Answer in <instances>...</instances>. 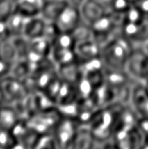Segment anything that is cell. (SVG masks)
<instances>
[{
    "label": "cell",
    "mask_w": 148,
    "mask_h": 149,
    "mask_svg": "<svg viewBox=\"0 0 148 149\" xmlns=\"http://www.w3.org/2000/svg\"><path fill=\"white\" fill-rule=\"evenodd\" d=\"M45 0H15V10L33 17L40 15Z\"/></svg>",
    "instance_id": "cell-11"
},
{
    "label": "cell",
    "mask_w": 148,
    "mask_h": 149,
    "mask_svg": "<svg viewBox=\"0 0 148 149\" xmlns=\"http://www.w3.org/2000/svg\"><path fill=\"white\" fill-rule=\"evenodd\" d=\"M47 24L48 23H46L40 16L31 17L25 27L24 37L28 39L43 37Z\"/></svg>",
    "instance_id": "cell-15"
},
{
    "label": "cell",
    "mask_w": 148,
    "mask_h": 149,
    "mask_svg": "<svg viewBox=\"0 0 148 149\" xmlns=\"http://www.w3.org/2000/svg\"><path fill=\"white\" fill-rule=\"evenodd\" d=\"M8 37H10V35H9V31H8L6 19L0 17V42L4 40Z\"/></svg>",
    "instance_id": "cell-20"
},
{
    "label": "cell",
    "mask_w": 148,
    "mask_h": 149,
    "mask_svg": "<svg viewBox=\"0 0 148 149\" xmlns=\"http://www.w3.org/2000/svg\"><path fill=\"white\" fill-rule=\"evenodd\" d=\"M34 148H58V145L53 134L38 135Z\"/></svg>",
    "instance_id": "cell-17"
},
{
    "label": "cell",
    "mask_w": 148,
    "mask_h": 149,
    "mask_svg": "<svg viewBox=\"0 0 148 149\" xmlns=\"http://www.w3.org/2000/svg\"><path fill=\"white\" fill-rule=\"evenodd\" d=\"M82 22L79 8L67 2L52 24L59 33H72Z\"/></svg>",
    "instance_id": "cell-5"
},
{
    "label": "cell",
    "mask_w": 148,
    "mask_h": 149,
    "mask_svg": "<svg viewBox=\"0 0 148 149\" xmlns=\"http://www.w3.org/2000/svg\"><path fill=\"white\" fill-rule=\"evenodd\" d=\"M67 4L66 0L45 1L40 12V17L48 24H53L64 7Z\"/></svg>",
    "instance_id": "cell-12"
},
{
    "label": "cell",
    "mask_w": 148,
    "mask_h": 149,
    "mask_svg": "<svg viewBox=\"0 0 148 149\" xmlns=\"http://www.w3.org/2000/svg\"><path fill=\"white\" fill-rule=\"evenodd\" d=\"M130 105L140 117L148 118V94L141 82H138L133 88Z\"/></svg>",
    "instance_id": "cell-9"
},
{
    "label": "cell",
    "mask_w": 148,
    "mask_h": 149,
    "mask_svg": "<svg viewBox=\"0 0 148 149\" xmlns=\"http://www.w3.org/2000/svg\"><path fill=\"white\" fill-rule=\"evenodd\" d=\"M21 120L23 119L13 106L4 105L0 107V128L10 131Z\"/></svg>",
    "instance_id": "cell-13"
},
{
    "label": "cell",
    "mask_w": 148,
    "mask_h": 149,
    "mask_svg": "<svg viewBox=\"0 0 148 149\" xmlns=\"http://www.w3.org/2000/svg\"><path fill=\"white\" fill-rule=\"evenodd\" d=\"M82 21L89 27L107 11L97 0H86L79 8Z\"/></svg>",
    "instance_id": "cell-8"
},
{
    "label": "cell",
    "mask_w": 148,
    "mask_h": 149,
    "mask_svg": "<svg viewBox=\"0 0 148 149\" xmlns=\"http://www.w3.org/2000/svg\"><path fill=\"white\" fill-rule=\"evenodd\" d=\"M133 4L148 17V0H136Z\"/></svg>",
    "instance_id": "cell-21"
},
{
    "label": "cell",
    "mask_w": 148,
    "mask_h": 149,
    "mask_svg": "<svg viewBox=\"0 0 148 149\" xmlns=\"http://www.w3.org/2000/svg\"><path fill=\"white\" fill-rule=\"evenodd\" d=\"M120 34L134 46H144L148 42V17L141 21H123Z\"/></svg>",
    "instance_id": "cell-4"
},
{
    "label": "cell",
    "mask_w": 148,
    "mask_h": 149,
    "mask_svg": "<svg viewBox=\"0 0 148 149\" xmlns=\"http://www.w3.org/2000/svg\"><path fill=\"white\" fill-rule=\"evenodd\" d=\"M31 17L17 11H13L7 18V27L10 37H24L25 27Z\"/></svg>",
    "instance_id": "cell-10"
},
{
    "label": "cell",
    "mask_w": 148,
    "mask_h": 149,
    "mask_svg": "<svg viewBox=\"0 0 148 149\" xmlns=\"http://www.w3.org/2000/svg\"><path fill=\"white\" fill-rule=\"evenodd\" d=\"M4 105H6V102H5V99H4V95H3L1 85H0V107H2Z\"/></svg>",
    "instance_id": "cell-22"
},
{
    "label": "cell",
    "mask_w": 148,
    "mask_h": 149,
    "mask_svg": "<svg viewBox=\"0 0 148 149\" xmlns=\"http://www.w3.org/2000/svg\"><path fill=\"white\" fill-rule=\"evenodd\" d=\"M94 138L88 125H79L71 148H93Z\"/></svg>",
    "instance_id": "cell-14"
},
{
    "label": "cell",
    "mask_w": 148,
    "mask_h": 149,
    "mask_svg": "<svg viewBox=\"0 0 148 149\" xmlns=\"http://www.w3.org/2000/svg\"><path fill=\"white\" fill-rule=\"evenodd\" d=\"M139 127L144 137V145L143 148H148V118L140 117Z\"/></svg>",
    "instance_id": "cell-19"
},
{
    "label": "cell",
    "mask_w": 148,
    "mask_h": 149,
    "mask_svg": "<svg viewBox=\"0 0 148 149\" xmlns=\"http://www.w3.org/2000/svg\"><path fill=\"white\" fill-rule=\"evenodd\" d=\"M134 45L125 38L120 31L113 36L101 45L100 58L105 68L110 70H125Z\"/></svg>",
    "instance_id": "cell-1"
},
{
    "label": "cell",
    "mask_w": 148,
    "mask_h": 149,
    "mask_svg": "<svg viewBox=\"0 0 148 149\" xmlns=\"http://www.w3.org/2000/svg\"><path fill=\"white\" fill-rule=\"evenodd\" d=\"M0 57L10 65L17 59V50L12 37H8L0 42Z\"/></svg>",
    "instance_id": "cell-16"
},
{
    "label": "cell",
    "mask_w": 148,
    "mask_h": 149,
    "mask_svg": "<svg viewBox=\"0 0 148 149\" xmlns=\"http://www.w3.org/2000/svg\"><path fill=\"white\" fill-rule=\"evenodd\" d=\"M15 11V0H0V17L6 19Z\"/></svg>",
    "instance_id": "cell-18"
},
{
    "label": "cell",
    "mask_w": 148,
    "mask_h": 149,
    "mask_svg": "<svg viewBox=\"0 0 148 149\" xmlns=\"http://www.w3.org/2000/svg\"><path fill=\"white\" fill-rule=\"evenodd\" d=\"M79 126L76 120L62 116L53 131L58 148H71Z\"/></svg>",
    "instance_id": "cell-6"
},
{
    "label": "cell",
    "mask_w": 148,
    "mask_h": 149,
    "mask_svg": "<svg viewBox=\"0 0 148 149\" xmlns=\"http://www.w3.org/2000/svg\"><path fill=\"white\" fill-rule=\"evenodd\" d=\"M61 118L62 115L55 107L36 112L29 116L25 121L31 129L40 135L53 134V131Z\"/></svg>",
    "instance_id": "cell-2"
},
{
    "label": "cell",
    "mask_w": 148,
    "mask_h": 149,
    "mask_svg": "<svg viewBox=\"0 0 148 149\" xmlns=\"http://www.w3.org/2000/svg\"><path fill=\"white\" fill-rule=\"evenodd\" d=\"M144 47L146 48V50H147V51L148 52V42L147 43V44H146V45H144Z\"/></svg>",
    "instance_id": "cell-24"
},
{
    "label": "cell",
    "mask_w": 148,
    "mask_h": 149,
    "mask_svg": "<svg viewBox=\"0 0 148 149\" xmlns=\"http://www.w3.org/2000/svg\"><path fill=\"white\" fill-rule=\"evenodd\" d=\"M101 45L93 37L75 44V55L79 63L90 60L100 56Z\"/></svg>",
    "instance_id": "cell-7"
},
{
    "label": "cell",
    "mask_w": 148,
    "mask_h": 149,
    "mask_svg": "<svg viewBox=\"0 0 148 149\" xmlns=\"http://www.w3.org/2000/svg\"><path fill=\"white\" fill-rule=\"evenodd\" d=\"M141 83H142V85H143V87H144L146 93L148 94V80L145 81V82H141Z\"/></svg>",
    "instance_id": "cell-23"
},
{
    "label": "cell",
    "mask_w": 148,
    "mask_h": 149,
    "mask_svg": "<svg viewBox=\"0 0 148 149\" xmlns=\"http://www.w3.org/2000/svg\"><path fill=\"white\" fill-rule=\"evenodd\" d=\"M125 71L139 82L148 80V52L144 46H134Z\"/></svg>",
    "instance_id": "cell-3"
}]
</instances>
